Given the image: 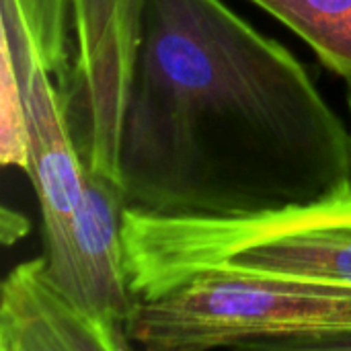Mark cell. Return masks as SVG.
Returning <instances> with one entry per match:
<instances>
[{
	"instance_id": "cell-1",
	"label": "cell",
	"mask_w": 351,
	"mask_h": 351,
	"mask_svg": "<svg viewBox=\"0 0 351 351\" xmlns=\"http://www.w3.org/2000/svg\"><path fill=\"white\" fill-rule=\"evenodd\" d=\"M53 82L82 165L125 210L241 218L351 183L350 130L306 66L224 0H72Z\"/></svg>"
},
{
	"instance_id": "cell-2",
	"label": "cell",
	"mask_w": 351,
	"mask_h": 351,
	"mask_svg": "<svg viewBox=\"0 0 351 351\" xmlns=\"http://www.w3.org/2000/svg\"><path fill=\"white\" fill-rule=\"evenodd\" d=\"M134 300L204 271H237L351 286V183L311 204L241 218L123 214Z\"/></svg>"
},
{
	"instance_id": "cell-3",
	"label": "cell",
	"mask_w": 351,
	"mask_h": 351,
	"mask_svg": "<svg viewBox=\"0 0 351 351\" xmlns=\"http://www.w3.org/2000/svg\"><path fill=\"white\" fill-rule=\"evenodd\" d=\"M351 327V286L237 271H204L146 300H134L132 348L265 350L300 335Z\"/></svg>"
},
{
	"instance_id": "cell-4",
	"label": "cell",
	"mask_w": 351,
	"mask_h": 351,
	"mask_svg": "<svg viewBox=\"0 0 351 351\" xmlns=\"http://www.w3.org/2000/svg\"><path fill=\"white\" fill-rule=\"evenodd\" d=\"M2 49L10 56L27 115V146L33 189L43 218L45 257L64 251L82 204L86 167L72 142L53 78L39 60L16 0H2Z\"/></svg>"
},
{
	"instance_id": "cell-5",
	"label": "cell",
	"mask_w": 351,
	"mask_h": 351,
	"mask_svg": "<svg viewBox=\"0 0 351 351\" xmlns=\"http://www.w3.org/2000/svg\"><path fill=\"white\" fill-rule=\"evenodd\" d=\"M130 341L84 311L49 274L45 257L8 271L0 294V351H125Z\"/></svg>"
},
{
	"instance_id": "cell-6",
	"label": "cell",
	"mask_w": 351,
	"mask_h": 351,
	"mask_svg": "<svg viewBox=\"0 0 351 351\" xmlns=\"http://www.w3.org/2000/svg\"><path fill=\"white\" fill-rule=\"evenodd\" d=\"M296 37L341 78L351 76V0H249Z\"/></svg>"
},
{
	"instance_id": "cell-7",
	"label": "cell",
	"mask_w": 351,
	"mask_h": 351,
	"mask_svg": "<svg viewBox=\"0 0 351 351\" xmlns=\"http://www.w3.org/2000/svg\"><path fill=\"white\" fill-rule=\"evenodd\" d=\"M39 60L53 80L68 70L72 56V0H16Z\"/></svg>"
},
{
	"instance_id": "cell-8",
	"label": "cell",
	"mask_w": 351,
	"mask_h": 351,
	"mask_svg": "<svg viewBox=\"0 0 351 351\" xmlns=\"http://www.w3.org/2000/svg\"><path fill=\"white\" fill-rule=\"evenodd\" d=\"M2 148L0 156L4 165H14L27 171L29 146H27V115L19 78L10 56L2 49Z\"/></svg>"
},
{
	"instance_id": "cell-9",
	"label": "cell",
	"mask_w": 351,
	"mask_h": 351,
	"mask_svg": "<svg viewBox=\"0 0 351 351\" xmlns=\"http://www.w3.org/2000/svg\"><path fill=\"white\" fill-rule=\"evenodd\" d=\"M29 230V222L23 214L10 210V208H2V241L4 245H10L19 239H23Z\"/></svg>"
},
{
	"instance_id": "cell-10",
	"label": "cell",
	"mask_w": 351,
	"mask_h": 351,
	"mask_svg": "<svg viewBox=\"0 0 351 351\" xmlns=\"http://www.w3.org/2000/svg\"><path fill=\"white\" fill-rule=\"evenodd\" d=\"M346 80V93H348V109H350V117H351V76L343 78ZM350 144H351V130H350Z\"/></svg>"
}]
</instances>
